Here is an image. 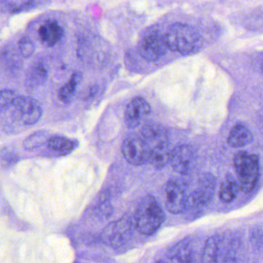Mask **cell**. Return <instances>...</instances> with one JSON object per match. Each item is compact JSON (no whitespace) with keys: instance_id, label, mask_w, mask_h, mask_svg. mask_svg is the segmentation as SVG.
Wrapping results in <instances>:
<instances>
[{"instance_id":"obj_1","label":"cell","mask_w":263,"mask_h":263,"mask_svg":"<svg viewBox=\"0 0 263 263\" xmlns=\"http://www.w3.org/2000/svg\"><path fill=\"white\" fill-rule=\"evenodd\" d=\"M164 221V213L156 198L146 195L141 200L135 214L138 230L144 235L155 233Z\"/></svg>"},{"instance_id":"obj_2","label":"cell","mask_w":263,"mask_h":263,"mask_svg":"<svg viewBox=\"0 0 263 263\" xmlns=\"http://www.w3.org/2000/svg\"><path fill=\"white\" fill-rule=\"evenodd\" d=\"M234 167L238 176L240 190L249 193L255 189L259 175L258 157L246 152H240L234 158Z\"/></svg>"},{"instance_id":"obj_3","label":"cell","mask_w":263,"mask_h":263,"mask_svg":"<svg viewBox=\"0 0 263 263\" xmlns=\"http://www.w3.org/2000/svg\"><path fill=\"white\" fill-rule=\"evenodd\" d=\"M164 39L169 50L185 55L195 50L199 36L193 27L186 24H175L167 30Z\"/></svg>"},{"instance_id":"obj_4","label":"cell","mask_w":263,"mask_h":263,"mask_svg":"<svg viewBox=\"0 0 263 263\" xmlns=\"http://www.w3.org/2000/svg\"><path fill=\"white\" fill-rule=\"evenodd\" d=\"M126 161L133 165H143L148 161L150 147L141 135H130L121 146Z\"/></svg>"},{"instance_id":"obj_5","label":"cell","mask_w":263,"mask_h":263,"mask_svg":"<svg viewBox=\"0 0 263 263\" xmlns=\"http://www.w3.org/2000/svg\"><path fill=\"white\" fill-rule=\"evenodd\" d=\"M167 48L164 36L158 32H153L141 41L139 52L145 61L155 62L162 58Z\"/></svg>"},{"instance_id":"obj_6","label":"cell","mask_w":263,"mask_h":263,"mask_svg":"<svg viewBox=\"0 0 263 263\" xmlns=\"http://www.w3.org/2000/svg\"><path fill=\"white\" fill-rule=\"evenodd\" d=\"M13 106L27 125L36 124L42 117L43 110L39 102L30 97L16 96Z\"/></svg>"},{"instance_id":"obj_7","label":"cell","mask_w":263,"mask_h":263,"mask_svg":"<svg viewBox=\"0 0 263 263\" xmlns=\"http://www.w3.org/2000/svg\"><path fill=\"white\" fill-rule=\"evenodd\" d=\"M195 152L190 145H179L171 151L170 163L172 168L180 175H186L195 164Z\"/></svg>"},{"instance_id":"obj_8","label":"cell","mask_w":263,"mask_h":263,"mask_svg":"<svg viewBox=\"0 0 263 263\" xmlns=\"http://www.w3.org/2000/svg\"><path fill=\"white\" fill-rule=\"evenodd\" d=\"M215 191V179L213 176L206 175L203 177L198 189H195L189 198L187 197L186 209H198L209 204Z\"/></svg>"},{"instance_id":"obj_9","label":"cell","mask_w":263,"mask_h":263,"mask_svg":"<svg viewBox=\"0 0 263 263\" xmlns=\"http://www.w3.org/2000/svg\"><path fill=\"white\" fill-rule=\"evenodd\" d=\"M152 111L150 104L142 98L132 100L126 107L124 113L125 124L129 128H136L141 125Z\"/></svg>"},{"instance_id":"obj_10","label":"cell","mask_w":263,"mask_h":263,"mask_svg":"<svg viewBox=\"0 0 263 263\" xmlns=\"http://www.w3.org/2000/svg\"><path fill=\"white\" fill-rule=\"evenodd\" d=\"M187 196L184 189L175 181H168L165 187L166 209L172 214L182 213L186 209Z\"/></svg>"},{"instance_id":"obj_11","label":"cell","mask_w":263,"mask_h":263,"mask_svg":"<svg viewBox=\"0 0 263 263\" xmlns=\"http://www.w3.org/2000/svg\"><path fill=\"white\" fill-rule=\"evenodd\" d=\"M130 224L128 220L122 219L107 226L102 233V239L115 247L121 246L127 240L130 233Z\"/></svg>"},{"instance_id":"obj_12","label":"cell","mask_w":263,"mask_h":263,"mask_svg":"<svg viewBox=\"0 0 263 263\" xmlns=\"http://www.w3.org/2000/svg\"><path fill=\"white\" fill-rule=\"evenodd\" d=\"M141 136L149 147H153L163 141H167V132L161 124L155 122H149L143 127Z\"/></svg>"},{"instance_id":"obj_13","label":"cell","mask_w":263,"mask_h":263,"mask_svg":"<svg viewBox=\"0 0 263 263\" xmlns=\"http://www.w3.org/2000/svg\"><path fill=\"white\" fill-rule=\"evenodd\" d=\"M171 151L167 141L153 146L150 148L147 162L150 163L155 168H163L169 163Z\"/></svg>"},{"instance_id":"obj_14","label":"cell","mask_w":263,"mask_h":263,"mask_svg":"<svg viewBox=\"0 0 263 263\" xmlns=\"http://www.w3.org/2000/svg\"><path fill=\"white\" fill-rule=\"evenodd\" d=\"M253 141L251 130L243 124H237L231 130L228 143L233 147H241L249 145Z\"/></svg>"},{"instance_id":"obj_15","label":"cell","mask_w":263,"mask_h":263,"mask_svg":"<svg viewBox=\"0 0 263 263\" xmlns=\"http://www.w3.org/2000/svg\"><path fill=\"white\" fill-rule=\"evenodd\" d=\"M63 33L62 27L55 21H47L39 29L40 38L50 47H53L59 42Z\"/></svg>"},{"instance_id":"obj_16","label":"cell","mask_w":263,"mask_h":263,"mask_svg":"<svg viewBox=\"0 0 263 263\" xmlns=\"http://www.w3.org/2000/svg\"><path fill=\"white\" fill-rule=\"evenodd\" d=\"M239 185L232 177H227L221 183L219 198L222 202L229 203L235 199L239 193Z\"/></svg>"},{"instance_id":"obj_17","label":"cell","mask_w":263,"mask_h":263,"mask_svg":"<svg viewBox=\"0 0 263 263\" xmlns=\"http://www.w3.org/2000/svg\"><path fill=\"white\" fill-rule=\"evenodd\" d=\"M220 237L213 235L210 237L204 245L202 254L204 262H216L219 255Z\"/></svg>"},{"instance_id":"obj_18","label":"cell","mask_w":263,"mask_h":263,"mask_svg":"<svg viewBox=\"0 0 263 263\" xmlns=\"http://www.w3.org/2000/svg\"><path fill=\"white\" fill-rule=\"evenodd\" d=\"M81 75L79 73H73V76L70 78V81L64 87H61L60 90L59 96L61 101L65 103H69L72 101L75 92H76L77 87L78 84L81 82Z\"/></svg>"},{"instance_id":"obj_19","label":"cell","mask_w":263,"mask_h":263,"mask_svg":"<svg viewBox=\"0 0 263 263\" xmlns=\"http://www.w3.org/2000/svg\"><path fill=\"white\" fill-rule=\"evenodd\" d=\"M47 142L51 150L58 152H70L76 147L75 141L61 136L51 137Z\"/></svg>"},{"instance_id":"obj_20","label":"cell","mask_w":263,"mask_h":263,"mask_svg":"<svg viewBox=\"0 0 263 263\" xmlns=\"http://www.w3.org/2000/svg\"><path fill=\"white\" fill-rule=\"evenodd\" d=\"M49 138V134L44 130L34 132L24 141V148L28 151L34 150L48 141Z\"/></svg>"},{"instance_id":"obj_21","label":"cell","mask_w":263,"mask_h":263,"mask_svg":"<svg viewBox=\"0 0 263 263\" xmlns=\"http://www.w3.org/2000/svg\"><path fill=\"white\" fill-rule=\"evenodd\" d=\"M169 261L189 262L192 261V252L185 245H178L169 254Z\"/></svg>"},{"instance_id":"obj_22","label":"cell","mask_w":263,"mask_h":263,"mask_svg":"<svg viewBox=\"0 0 263 263\" xmlns=\"http://www.w3.org/2000/svg\"><path fill=\"white\" fill-rule=\"evenodd\" d=\"M47 78V71L44 66L39 64L35 66L30 72L28 78L29 84L32 87H37L45 82Z\"/></svg>"},{"instance_id":"obj_23","label":"cell","mask_w":263,"mask_h":263,"mask_svg":"<svg viewBox=\"0 0 263 263\" xmlns=\"http://www.w3.org/2000/svg\"><path fill=\"white\" fill-rule=\"evenodd\" d=\"M16 98V93L14 90H3L0 91V113L7 111L10 107H13V103Z\"/></svg>"},{"instance_id":"obj_24","label":"cell","mask_w":263,"mask_h":263,"mask_svg":"<svg viewBox=\"0 0 263 263\" xmlns=\"http://www.w3.org/2000/svg\"><path fill=\"white\" fill-rule=\"evenodd\" d=\"M19 48L24 58H29L34 53L35 46L33 41L27 36H22L19 41Z\"/></svg>"},{"instance_id":"obj_25","label":"cell","mask_w":263,"mask_h":263,"mask_svg":"<svg viewBox=\"0 0 263 263\" xmlns=\"http://www.w3.org/2000/svg\"><path fill=\"white\" fill-rule=\"evenodd\" d=\"M8 7V0H0V11H5Z\"/></svg>"}]
</instances>
